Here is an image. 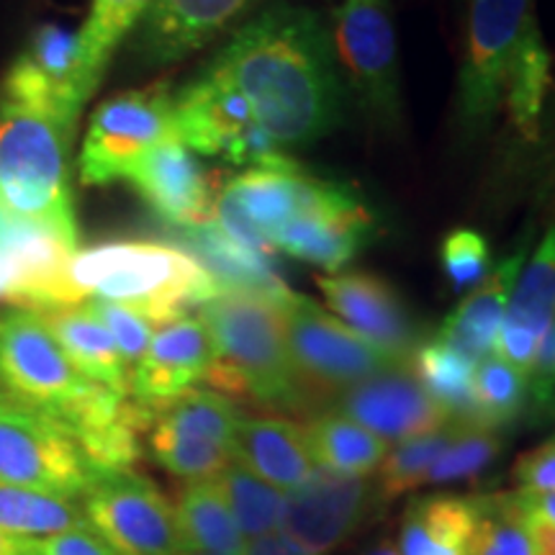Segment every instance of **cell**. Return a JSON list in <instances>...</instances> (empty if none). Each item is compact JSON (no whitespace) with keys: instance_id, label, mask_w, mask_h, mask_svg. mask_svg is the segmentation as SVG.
Returning <instances> with one entry per match:
<instances>
[{"instance_id":"obj_1","label":"cell","mask_w":555,"mask_h":555,"mask_svg":"<svg viewBox=\"0 0 555 555\" xmlns=\"http://www.w3.org/2000/svg\"><path fill=\"white\" fill-rule=\"evenodd\" d=\"M206 73L247 99L278 144H311L343 116V82L327 26L304 5L275 3L247 21Z\"/></svg>"},{"instance_id":"obj_2","label":"cell","mask_w":555,"mask_h":555,"mask_svg":"<svg viewBox=\"0 0 555 555\" xmlns=\"http://www.w3.org/2000/svg\"><path fill=\"white\" fill-rule=\"evenodd\" d=\"M214 343L206 384L224 397H249L266 406L304 409L307 391L288 350L278 304L245 291H221L198 307Z\"/></svg>"},{"instance_id":"obj_3","label":"cell","mask_w":555,"mask_h":555,"mask_svg":"<svg viewBox=\"0 0 555 555\" xmlns=\"http://www.w3.org/2000/svg\"><path fill=\"white\" fill-rule=\"evenodd\" d=\"M217 294L221 288L189 253L157 242H108L82 249L62 273L65 307L101 298L144 311L157 324L189 314Z\"/></svg>"},{"instance_id":"obj_4","label":"cell","mask_w":555,"mask_h":555,"mask_svg":"<svg viewBox=\"0 0 555 555\" xmlns=\"http://www.w3.org/2000/svg\"><path fill=\"white\" fill-rule=\"evenodd\" d=\"M73 131L0 95V204L13 217L78 240L67 147Z\"/></svg>"},{"instance_id":"obj_5","label":"cell","mask_w":555,"mask_h":555,"mask_svg":"<svg viewBox=\"0 0 555 555\" xmlns=\"http://www.w3.org/2000/svg\"><path fill=\"white\" fill-rule=\"evenodd\" d=\"M103 73L106 65L93 57L80 29L41 24L5 73L0 95L75 131L80 111L101 86Z\"/></svg>"},{"instance_id":"obj_6","label":"cell","mask_w":555,"mask_h":555,"mask_svg":"<svg viewBox=\"0 0 555 555\" xmlns=\"http://www.w3.org/2000/svg\"><path fill=\"white\" fill-rule=\"evenodd\" d=\"M0 481L78 502L95 470L65 425L0 391Z\"/></svg>"},{"instance_id":"obj_7","label":"cell","mask_w":555,"mask_h":555,"mask_svg":"<svg viewBox=\"0 0 555 555\" xmlns=\"http://www.w3.org/2000/svg\"><path fill=\"white\" fill-rule=\"evenodd\" d=\"M288 350L307 397H339L360 380L406 365L380 350L307 296L291 294L281 304Z\"/></svg>"},{"instance_id":"obj_8","label":"cell","mask_w":555,"mask_h":555,"mask_svg":"<svg viewBox=\"0 0 555 555\" xmlns=\"http://www.w3.org/2000/svg\"><path fill=\"white\" fill-rule=\"evenodd\" d=\"M172 101H176V134L185 147L249 168L296 165L260 127L245 95L206 69Z\"/></svg>"},{"instance_id":"obj_9","label":"cell","mask_w":555,"mask_h":555,"mask_svg":"<svg viewBox=\"0 0 555 555\" xmlns=\"http://www.w3.org/2000/svg\"><path fill=\"white\" fill-rule=\"evenodd\" d=\"M538 29L532 0H470L468 47L457 88L461 121L483 131L502 106L504 80L522 41Z\"/></svg>"},{"instance_id":"obj_10","label":"cell","mask_w":555,"mask_h":555,"mask_svg":"<svg viewBox=\"0 0 555 555\" xmlns=\"http://www.w3.org/2000/svg\"><path fill=\"white\" fill-rule=\"evenodd\" d=\"M176 134V101L165 82L129 90L95 108L80 152V180L108 185L127 180L129 170L152 147Z\"/></svg>"},{"instance_id":"obj_11","label":"cell","mask_w":555,"mask_h":555,"mask_svg":"<svg viewBox=\"0 0 555 555\" xmlns=\"http://www.w3.org/2000/svg\"><path fill=\"white\" fill-rule=\"evenodd\" d=\"M234 401L214 388H193L165 406L147 429L150 453L183 481L217 478L234 461L240 427Z\"/></svg>"},{"instance_id":"obj_12","label":"cell","mask_w":555,"mask_h":555,"mask_svg":"<svg viewBox=\"0 0 555 555\" xmlns=\"http://www.w3.org/2000/svg\"><path fill=\"white\" fill-rule=\"evenodd\" d=\"M82 515L119 555H178L176 504L134 468L95 476L82 496Z\"/></svg>"},{"instance_id":"obj_13","label":"cell","mask_w":555,"mask_h":555,"mask_svg":"<svg viewBox=\"0 0 555 555\" xmlns=\"http://www.w3.org/2000/svg\"><path fill=\"white\" fill-rule=\"evenodd\" d=\"M339 65L380 121L399 119V57L391 0H343L335 11Z\"/></svg>"},{"instance_id":"obj_14","label":"cell","mask_w":555,"mask_h":555,"mask_svg":"<svg viewBox=\"0 0 555 555\" xmlns=\"http://www.w3.org/2000/svg\"><path fill=\"white\" fill-rule=\"evenodd\" d=\"M214 343L201 317L180 314L159 324L139 363L131 367L129 399L152 420L206 380Z\"/></svg>"},{"instance_id":"obj_15","label":"cell","mask_w":555,"mask_h":555,"mask_svg":"<svg viewBox=\"0 0 555 555\" xmlns=\"http://www.w3.org/2000/svg\"><path fill=\"white\" fill-rule=\"evenodd\" d=\"M376 234V217L350 185L330 180L311 211L288 221L275 234L273 247L291 258L337 273Z\"/></svg>"},{"instance_id":"obj_16","label":"cell","mask_w":555,"mask_h":555,"mask_svg":"<svg viewBox=\"0 0 555 555\" xmlns=\"http://www.w3.org/2000/svg\"><path fill=\"white\" fill-rule=\"evenodd\" d=\"M337 412L386 442L412 440L453 422L409 365H393L347 388L337 397Z\"/></svg>"},{"instance_id":"obj_17","label":"cell","mask_w":555,"mask_h":555,"mask_svg":"<svg viewBox=\"0 0 555 555\" xmlns=\"http://www.w3.org/2000/svg\"><path fill=\"white\" fill-rule=\"evenodd\" d=\"M371 496L365 478L317 468L286 494L281 530L311 555H330L363 522Z\"/></svg>"},{"instance_id":"obj_18","label":"cell","mask_w":555,"mask_h":555,"mask_svg":"<svg viewBox=\"0 0 555 555\" xmlns=\"http://www.w3.org/2000/svg\"><path fill=\"white\" fill-rule=\"evenodd\" d=\"M319 291L327 298L330 309L367 343L409 363L416 350V332L412 317L397 291L367 273L322 275Z\"/></svg>"},{"instance_id":"obj_19","label":"cell","mask_w":555,"mask_h":555,"mask_svg":"<svg viewBox=\"0 0 555 555\" xmlns=\"http://www.w3.org/2000/svg\"><path fill=\"white\" fill-rule=\"evenodd\" d=\"M127 180L159 219L180 229L201 227L211 221V185L193 152L178 137L152 147Z\"/></svg>"},{"instance_id":"obj_20","label":"cell","mask_w":555,"mask_h":555,"mask_svg":"<svg viewBox=\"0 0 555 555\" xmlns=\"http://www.w3.org/2000/svg\"><path fill=\"white\" fill-rule=\"evenodd\" d=\"M249 3L255 0H150L134 50L147 65H170L219 37Z\"/></svg>"},{"instance_id":"obj_21","label":"cell","mask_w":555,"mask_h":555,"mask_svg":"<svg viewBox=\"0 0 555 555\" xmlns=\"http://www.w3.org/2000/svg\"><path fill=\"white\" fill-rule=\"evenodd\" d=\"M330 180L294 168H249L221 191L229 204L273 247L275 234L288 221L307 214L322 201ZM275 249V247H273Z\"/></svg>"},{"instance_id":"obj_22","label":"cell","mask_w":555,"mask_h":555,"mask_svg":"<svg viewBox=\"0 0 555 555\" xmlns=\"http://www.w3.org/2000/svg\"><path fill=\"white\" fill-rule=\"evenodd\" d=\"M234 463L283 494L298 489L317 470L304 427L281 416H242L234 435Z\"/></svg>"},{"instance_id":"obj_23","label":"cell","mask_w":555,"mask_h":555,"mask_svg":"<svg viewBox=\"0 0 555 555\" xmlns=\"http://www.w3.org/2000/svg\"><path fill=\"white\" fill-rule=\"evenodd\" d=\"M525 258L527 247H519L515 255L499 262V268L491 270V275L483 278L478 288L470 291L461 307L446 319L437 337L474 363L494 356L496 335L502 330L517 278L525 268Z\"/></svg>"},{"instance_id":"obj_24","label":"cell","mask_w":555,"mask_h":555,"mask_svg":"<svg viewBox=\"0 0 555 555\" xmlns=\"http://www.w3.org/2000/svg\"><path fill=\"white\" fill-rule=\"evenodd\" d=\"M183 237L193 249L191 258L214 278V283L221 291H245V294L266 296L278 307L294 294L278 275L273 258L253 253V249L227 237L214 221L183 229Z\"/></svg>"},{"instance_id":"obj_25","label":"cell","mask_w":555,"mask_h":555,"mask_svg":"<svg viewBox=\"0 0 555 555\" xmlns=\"http://www.w3.org/2000/svg\"><path fill=\"white\" fill-rule=\"evenodd\" d=\"M39 317L44 319L62 352L82 376L121 393V397H129V365L124 363L111 332L103 327V322L86 301L44 311Z\"/></svg>"},{"instance_id":"obj_26","label":"cell","mask_w":555,"mask_h":555,"mask_svg":"<svg viewBox=\"0 0 555 555\" xmlns=\"http://www.w3.org/2000/svg\"><path fill=\"white\" fill-rule=\"evenodd\" d=\"M478 527V499L437 494L409 504L399 530L401 555H468Z\"/></svg>"},{"instance_id":"obj_27","label":"cell","mask_w":555,"mask_h":555,"mask_svg":"<svg viewBox=\"0 0 555 555\" xmlns=\"http://www.w3.org/2000/svg\"><path fill=\"white\" fill-rule=\"evenodd\" d=\"M176 519L183 551L245 555L247 538L232 515L219 478L189 481L176 502Z\"/></svg>"},{"instance_id":"obj_28","label":"cell","mask_w":555,"mask_h":555,"mask_svg":"<svg viewBox=\"0 0 555 555\" xmlns=\"http://www.w3.org/2000/svg\"><path fill=\"white\" fill-rule=\"evenodd\" d=\"M317 468L367 478L388 455V442L339 412L319 414L304 427Z\"/></svg>"},{"instance_id":"obj_29","label":"cell","mask_w":555,"mask_h":555,"mask_svg":"<svg viewBox=\"0 0 555 555\" xmlns=\"http://www.w3.org/2000/svg\"><path fill=\"white\" fill-rule=\"evenodd\" d=\"M414 376L448 416L461 425H474V371L476 363L453 350L440 337L416 345Z\"/></svg>"},{"instance_id":"obj_30","label":"cell","mask_w":555,"mask_h":555,"mask_svg":"<svg viewBox=\"0 0 555 555\" xmlns=\"http://www.w3.org/2000/svg\"><path fill=\"white\" fill-rule=\"evenodd\" d=\"M86 525L78 502L0 481V532L21 540L50 538Z\"/></svg>"},{"instance_id":"obj_31","label":"cell","mask_w":555,"mask_h":555,"mask_svg":"<svg viewBox=\"0 0 555 555\" xmlns=\"http://www.w3.org/2000/svg\"><path fill=\"white\" fill-rule=\"evenodd\" d=\"M547 82H551V54L545 50L540 29H535L512 60L502 95V106L509 114V121L525 139L538 134Z\"/></svg>"},{"instance_id":"obj_32","label":"cell","mask_w":555,"mask_h":555,"mask_svg":"<svg viewBox=\"0 0 555 555\" xmlns=\"http://www.w3.org/2000/svg\"><path fill=\"white\" fill-rule=\"evenodd\" d=\"M504 322L538 339L555 322V224L519 273Z\"/></svg>"},{"instance_id":"obj_33","label":"cell","mask_w":555,"mask_h":555,"mask_svg":"<svg viewBox=\"0 0 555 555\" xmlns=\"http://www.w3.org/2000/svg\"><path fill=\"white\" fill-rule=\"evenodd\" d=\"M217 478L221 489H224L229 506H232V515L237 519L242 535L255 540L281 530L283 515H286V494L281 489L249 474L245 466L234 461Z\"/></svg>"},{"instance_id":"obj_34","label":"cell","mask_w":555,"mask_h":555,"mask_svg":"<svg viewBox=\"0 0 555 555\" xmlns=\"http://www.w3.org/2000/svg\"><path fill=\"white\" fill-rule=\"evenodd\" d=\"M468 555H545L538 527L517 509L512 494L478 499V527Z\"/></svg>"},{"instance_id":"obj_35","label":"cell","mask_w":555,"mask_h":555,"mask_svg":"<svg viewBox=\"0 0 555 555\" xmlns=\"http://www.w3.org/2000/svg\"><path fill=\"white\" fill-rule=\"evenodd\" d=\"M527 404V376L496 356L483 358L474 371V425L502 429L522 414Z\"/></svg>"},{"instance_id":"obj_36","label":"cell","mask_w":555,"mask_h":555,"mask_svg":"<svg viewBox=\"0 0 555 555\" xmlns=\"http://www.w3.org/2000/svg\"><path fill=\"white\" fill-rule=\"evenodd\" d=\"M457 429H461V422H450V425L435 429V433L399 442V448L391 450L378 468L380 491H384V496H399L404 494V491L425 483V474L429 466H433L437 455L450 446V440H453Z\"/></svg>"},{"instance_id":"obj_37","label":"cell","mask_w":555,"mask_h":555,"mask_svg":"<svg viewBox=\"0 0 555 555\" xmlns=\"http://www.w3.org/2000/svg\"><path fill=\"white\" fill-rule=\"evenodd\" d=\"M499 450H502V440L494 429L461 425L450 446L429 466L425 483H450L478 476L499 455Z\"/></svg>"},{"instance_id":"obj_38","label":"cell","mask_w":555,"mask_h":555,"mask_svg":"<svg viewBox=\"0 0 555 555\" xmlns=\"http://www.w3.org/2000/svg\"><path fill=\"white\" fill-rule=\"evenodd\" d=\"M147 5L150 0H93L86 24L80 29L93 57L108 65L111 54L119 47V41L139 24Z\"/></svg>"},{"instance_id":"obj_39","label":"cell","mask_w":555,"mask_h":555,"mask_svg":"<svg viewBox=\"0 0 555 555\" xmlns=\"http://www.w3.org/2000/svg\"><path fill=\"white\" fill-rule=\"evenodd\" d=\"M86 304L93 309V314L101 319L103 327L111 332L116 347H119L124 363H127L131 371V367L139 363V358L144 356V350L150 347L159 324L152 317L144 314V311L127 307V304L101 301V298H88Z\"/></svg>"},{"instance_id":"obj_40","label":"cell","mask_w":555,"mask_h":555,"mask_svg":"<svg viewBox=\"0 0 555 555\" xmlns=\"http://www.w3.org/2000/svg\"><path fill=\"white\" fill-rule=\"evenodd\" d=\"M491 266V253L483 234L474 229H455L442 242V268L457 294L481 283Z\"/></svg>"},{"instance_id":"obj_41","label":"cell","mask_w":555,"mask_h":555,"mask_svg":"<svg viewBox=\"0 0 555 555\" xmlns=\"http://www.w3.org/2000/svg\"><path fill=\"white\" fill-rule=\"evenodd\" d=\"M527 404L535 420H555V322L540 339L535 363L527 373Z\"/></svg>"},{"instance_id":"obj_42","label":"cell","mask_w":555,"mask_h":555,"mask_svg":"<svg viewBox=\"0 0 555 555\" xmlns=\"http://www.w3.org/2000/svg\"><path fill=\"white\" fill-rule=\"evenodd\" d=\"M21 555H119L88 522L50 538L24 540Z\"/></svg>"},{"instance_id":"obj_43","label":"cell","mask_w":555,"mask_h":555,"mask_svg":"<svg viewBox=\"0 0 555 555\" xmlns=\"http://www.w3.org/2000/svg\"><path fill=\"white\" fill-rule=\"evenodd\" d=\"M515 481L525 494H555V440L519 457Z\"/></svg>"},{"instance_id":"obj_44","label":"cell","mask_w":555,"mask_h":555,"mask_svg":"<svg viewBox=\"0 0 555 555\" xmlns=\"http://www.w3.org/2000/svg\"><path fill=\"white\" fill-rule=\"evenodd\" d=\"M512 499H515L517 509L525 517L555 530V494H525V491H515Z\"/></svg>"},{"instance_id":"obj_45","label":"cell","mask_w":555,"mask_h":555,"mask_svg":"<svg viewBox=\"0 0 555 555\" xmlns=\"http://www.w3.org/2000/svg\"><path fill=\"white\" fill-rule=\"evenodd\" d=\"M245 555H311L309 551H304L301 545L294 543L286 532H268V535L247 540V551Z\"/></svg>"},{"instance_id":"obj_46","label":"cell","mask_w":555,"mask_h":555,"mask_svg":"<svg viewBox=\"0 0 555 555\" xmlns=\"http://www.w3.org/2000/svg\"><path fill=\"white\" fill-rule=\"evenodd\" d=\"M530 519V517H527ZM532 522V519H530ZM538 527V535H540V543H543V553L545 555H555V530H551V527L540 525V522H532Z\"/></svg>"},{"instance_id":"obj_47","label":"cell","mask_w":555,"mask_h":555,"mask_svg":"<svg viewBox=\"0 0 555 555\" xmlns=\"http://www.w3.org/2000/svg\"><path fill=\"white\" fill-rule=\"evenodd\" d=\"M21 553H24V540L0 532V555H21Z\"/></svg>"},{"instance_id":"obj_48","label":"cell","mask_w":555,"mask_h":555,"mask_svg":"<svg viewBox=\"0 0 555 555\" xmlns=\"http://www.w3.org/2000/svg\"><path fill=\"white\" fill-rule=\"evenodd\" d=\"M367 555H401L399 553V547H393V545H388V543H384V545H378V547H373L371 553Z\"/></svg>"},{"instance_id":"obj_49","label":"cell","mask_w":555,"mask_h":555,"mask_svg":"<svg viewBox=\"0 0 555 555\" xmlns=\"http://www.w3.org/2000/svg\"><path fill=\"white\" fill-rule=\"evenodd\" d=\"M178 555H224V553H198V551H180Z\"/></svg>"}]
</instances>
